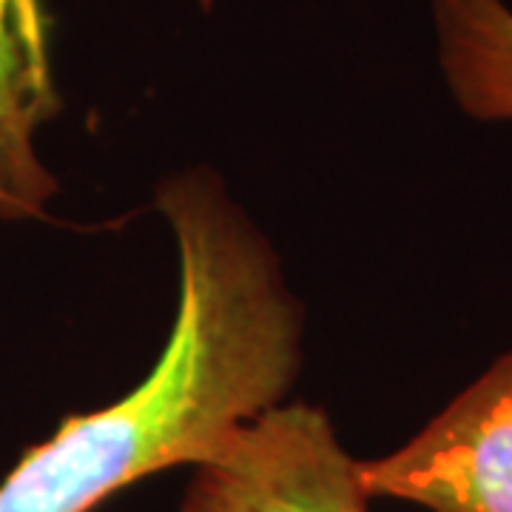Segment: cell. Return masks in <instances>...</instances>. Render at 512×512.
Listing matches in <instances>:
<instances>
[{"instance_id": "obj_1", "label": "cell", "mask_w": 512, "mask_h": 512, "mask_svg": "<svg viewBox=\"0 0 512 512\" xmlns=\"http://www.w3.org/2000/svg\"><path fill=\"white\" fill-rule=\"evenodd\" d=\"M180 251V305L154 370L123 399L72 413L0 478V512H94L143 478L217 458L291 393L302 308L274 248L197 168L157 191Z\"/></svg>"}, {"instance_id": "obj_4", "label": "cell", "mask_w": 512, "mask_h": 512, "mask_svg": "<svg viewBox=\"0 0 512 512\" xmlns=\"http://www.w3.org/2000/svg\"><path fill=\"white\" fill-rule=\"evenodd\" d=\"M60 109L40 0H0V217H40L57 191L35 131Z\"/></svg>"}, {"instance_id": "obj_2", "label": "cell", "mask_w": 512, "mask_h": 512, "mask_svg": "<svg viewBox=\"0 0 512 512\" xmlns=\"http://www.w3.org/2000/svg\"><path fill=\"white\" fill-rule=\"evenodd\" d=\"M359 461L325 410L276 404L194 467L177 512H370Z\"/></svg>"}, {"instance_id": "obj_5", "label": "cell", "mask_w": 512, "mask_h": 512, "mask_svg": "<svg viewBox=\"0 0 512 512\" xmlns=\"http://www.w3.org/2000/svg\"><path fill=\"white\" fill-rule=\"evenodd\" d=\"M444 83L473 120L512 123V6L507 0H433Z\"/></svg>"}, {"instance_id": "obj_3", "label": "cell", "mask_w": 512, "mask_h": 512, "mask_svg": "<svg viewBox=\"0 0 512 512\" xmlns=\"http://www.w3.org/2000/svg\"><path fill=\"white\" fill-rule=\"evenodd\" d=\"M359 481L370 501L512 512V348L399 450L359 461Z\"/></svg>"}]
</instances>
